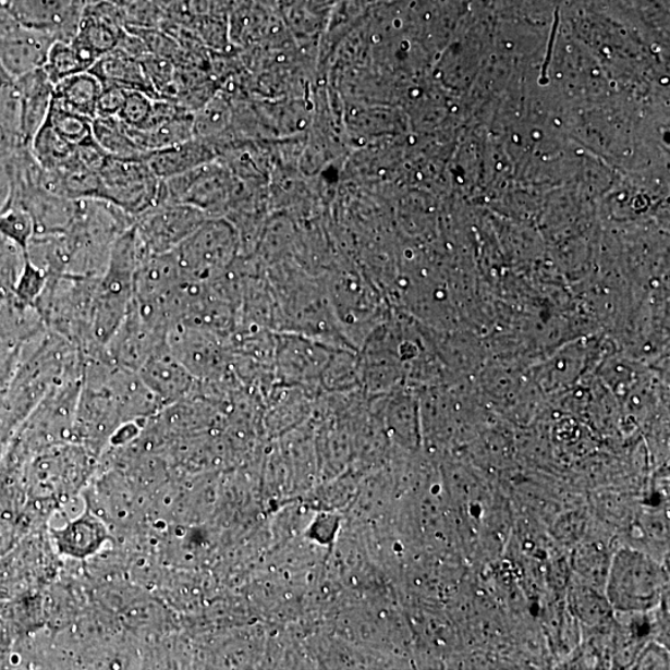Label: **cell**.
Returning <instances> with one entry per match:
<instances>
[{
    "instance_id": "obj_29",
    "label": "cell",
    "mask_w": 670,
    "mask_h": 670,
    "mask_svg": "<svg viewBox=\"0 0 670 670\" xmlns=\"http://www.w3.org/2000/svg\"><path fill=\"white\" fill-rule=\"evenodd\" d=\"M127 89L118 86H102V93L97 102L96 118H118L124 100H126Z\"/></svg>"
},
{
    "instance_id": "obj_11",
    "label": "cell",
    "mask_w": 670,
    "mask_h": 670,
    "mask_svg": "<svg viewBox=\"0 0 670 670\" xmlns=\"http://www.w3.org/2000/svg\"><path fill=\"white\" fill-rule=\"evenodd\" d=\"M126 129L137 146L148 154L194 138V114L184 107L156 100L154 114L145 129Z\"/></svg>"
},
{
    "instance_id": "obj_24",
    "label": "cell",
    "mask_w": 670,
    "mask_h": 670,
    "mask_svg": "<svg viewBox=\"0 0 670 670\" xmlns=\"http://www.w3.org/2000/svg\"><path fill=\"white\" fill-rule=\"evenodd\" d=\"M231 119L229 105L221 97L212 98L194 114V137L209 141L226 131Z\"/></svg>"
},
{
    "instance_id": "obj_14",
    "label": "cell",
    "mask_w": 670,
    "mask_h": 670,
    "mask_svg": "<svg viewBox=\"0 0 670 670\" xmlns=\"http://www.w3.org/2000/svg\"><path fill=\"white\" fill-rule=\"evenodd\" d=\"M217 159L208 141L192 138L172 147L151 150L143 156L150 171L159 179H168L193 171Z\"/></svg>"
},
{
    "instance_id": "obj_4",
    "label": "cell",
    "mask_w": 670,
    "mask_h": 670,
    "mask_svg": "<svg viewBox=\"0 0 670 670\" xmlns=\"http://www.w3.org/2000/svg\"><path fill=\"white\" fill-rule=\"evenodd\" d=\"M237 194L234 173L227 166L212 160L191 172L160 179L157 204H187L207 214L209 218H219L229 211Z\"/></svg>"
},
{
    "instance_id": "obj_6",
    "label": "cell",
    "mask_w": 670,
    "mask_h": 670,
    "mask_svg": "<svg viewBox=\"0 0 670 670\" xmlns=\"http://www.w3.org/2000/svg\"><path fill=\"white\" fill-rule=\"evenodd\" d=\"M169 350L196 380L217 382L231 371L229 339L199 327L175 324L169 329Z\"/></svg>"
},
{
    "instance_id": "obj_23",
    "label": "cell",
    "mask_w": 670,
    "mask_h": 670,
    "mask_svg": "<svg viewBox=\"0 0 670 670\" xmlns=\"http://www.w3.org/2000/svg\"><path fill=\"white\" fill-rule=\"evenodd\" d=\"M34 235V222L28 211L17 205H7L0 210V236L20 248L24 258Z\"/></svg>"
},
{
    "instance_id": "obj_2",
    "label": "cell",
    "mask_w": 670,
    "mask_h": 670,
    "mask_svg": "<svg viewBox=\"0 0 670 670\" xmlns=\"http://www.w3.org/2000/svg\"><path fill=\"white\" fill-rule=\"evenodd\" d=\"M665 585V571L655 559L641 550L623 548L610 562L605 597L614 611L645 613L658 606Z\"/></svg>"
},
{
    "instance_id": "obj_3",
    "label": "cell",
    "mask_w": 670,
    "mask_h": 670,
    "mask_svg": "<svg viewBox=\"0 0 670 670\" xmlns=\"http://www.w3.org/2000/svg\"><path fill=\"white\" fill-rule=\"evenodd\" d=\"M241 239L229 219L208 218L173 254L187 280L208 282L228 271L237 261Z\"/></svg>"
},
{
    "instance_id": "obj_20",
    "label": "cell",
    "mask_w": 670,
    "mask_h": 670,
    "mask_svg": "<svg viewBox=\"0 0 670 670\" xmlns=\"http://www.w3.org/2000/svg\"><path fill=\"white\" fill-rule=\"evenodd\" d=\"M29 149L45 171L53 172L64 168L74 158L76 147L70 145L49 122L45 121L35 134Z\"/></svg>"
},
{
    "instance_id": "obj_8",
    "label": "cell",
    "mask_w": 670,
    "mask_h": 670,
    "mask_svg": "<svg viewBox=\"0 0 670 670\" xmlns=\"http://www.w3.org/2000/svg\"><path fill=\"white\" fill-rule=\"evenodd\" d=\"M167 330L151 325L132 303L129 315L105 345L107 360L138 371L151 356L168 346Z\"/></svg>"
},
{
    "instance_id": "obj_30",
    "label": "cell",
    "mask_w": 670,
    "mask_h": 670,
    "mask_svg": "<svg viewBox=\"0 0 670 670\" xmlns=\"http://www.w3.org/2000/svg\"><path fill=\"white\" fill-rule=\"evenodd\" d=\"M637 665V668H665L668 665V656H666L665 649L659 647L651 649L649 647L643 651Z\"/></svg>"
},
{
    "instance_id": "obj_26",
    "label": "cell",
    "mask_w": 670,
    "mask_h": 670,
    "mask_svg": "<svg viewBox=\"0 0 670 670\" xmlns=\"http://www.w3.org/2000/svg\"><path fill=\"white\" fill-rule=\"evenodd\" d=\"M156 98L141 92H129L118 119L133 130H142L147 126L154 114Z\"/></svg>"
},
{
    "instance_id": "obj_5",
    "label": "cell",
    "mask_w": 670,
    "mask_h": 670,
    "mask_svg": "<svg viewBox=\"0 0 670 670\" xmlns=\"http://www.w3.org/2000/svg\"><path fill=\"white\" fill-rule=\"evenodd\" d=\"M98 181L97 199L113 204L134 219L157 204L160 179L143 158L107 157Z\"/></svg>"
},
{
    "instance_id": "obj_9",
    "label": "cell",
    "mask_w": 670,
    "mask_h": 670,
    "mask_svg": "<svg viewBox=\"0 0 670 670\" xmlns=\"http://www.w3.org/2000/svg\"><path fill=\"white\" fill-rule=\"evenodd\" d=\"M330 308L339 327L350 333L365 334L368 339V321L375 312L373 292L361 273L351 268H341L328 283Z\"/></svg>"
},
{
    "instance_id": "obj_17",
    "label": "cell",
    "mask_w": 670,
    "mask_h": 670,
    "mask_svg": "<svg viewBox=\"0 0 670 670\" xmlns=\"http://www.w3.org/2000/svg\"><path fill=\"white\" fill-rule=\"evenodd\" d=\"M97 60L95 53L76 38L58 39L51 44L41 69L56 85L69 76L85 73L96 64Z\"/></svg>"
},
{
    "instance_id": "obj_7",
    "label": "cell",
    "mask_w": 670,
    "mask_h": 670,
    "mask_svg": "<svg viewBox=\"0 0 670 670\" xmlns=\"http://www.w3.org/2000/svg\"><path fill=\"white\" fill-rule=\"evenodd\" d=\"M209 217L192 205L160 203L134 219V229L148 255L174 252Z\"/></svg>"
},
{
    "instance_id": "obj_13",
    "label": "cell",
    "mask_w": 670,
    "mask_h": 670,
    "mask_svg": "<svg viewBox=\"0 0 670 670\" xmlns=\"http://www.w3.org/2000/svg\"><path fill=\"white\" fill-rule=\"evenodd\" d=\"M21 105V141L24 147L31 143L48 118L52 101L53 84L42 69L16 78Z\"/></svg>"
},
{
    "instance_id": "obj_10",
    "label": "cell",
    "mask_w": 670,
    "mask_h": 670,
    "mask_svg": "<svg viewBox=\"0 0 670 670\" xmlns=\"http://www.w3.org/2000/svg\"><path fill=\"white\" fill-rule=\"evenodd\" d=\"M336 348L299 333L275 337L276 374L285 381L312 380L324 375Z\"/></svg>"
},
{
    "instance_id": "obj_28",
    "label": "cell",
    "mask_w": 670,
    "mask_h": 670,
    "mask_svg": "<svg viewBox=\"0 0 670 670\" xmlns=\"http://www.w3.org/2000/svg\"><path fill=\"white\" fill-rule=\"evenodd\" d=\"M139 61L151 87L155 88L160 100H163V92L166 93V89L172 86L174 78L172 62L154 52L146 53Z\"/></svg>"
},
{
    "instance_id": "obj_12",
    "label": "cell",
    "mask_w": 670,
    "mask_h": 670,
    "mask_svg": "<svg viewBox=\"0 0 670 670\" xmlns=\"http://www.w3.org/2000/svg\"><path fill=\"white\" fill-rule=\"evenodd\" d=\"M137 373L165 407L190 397L198 382L169 346L151 356Z\"/></svg>"
},
{
    "instance_id": "obj_19",
    "label": "cell",
    "mask_w": 670,
    "mask_h": 670,
    "mask_svg": "<svg viewBox=\"0 0 670 670\" xmlns=\"http://www.w3.org/2000/svg\"><path fill=\"white\" fill-rule=\"evenodd\" d=\"M74 37L82 40L100 59L119 47L124 32L114 17L96 9L84 16Z\"/></svg>"
},
{
    "instance_id": "obj_15",
    "label": "cell",
    "mask_w": 670,
    "mask_h": 670,
    "mask_svg": "<svg viewBox=\"0 0 670 670\" xmlns=\"http://www.w3.org/2000/svg\"><path fill=\"white\" fill-rule=\"evenodd\" d=\"M53 539L62 556L85 559L100 551L109 540V529L101 516L86 512L53 531Z\"/></svg>"
},
{
    "instance_id": "obj_25",
    "label": "cell",
    "mask_w": 670,
    "mask_h": 670,
    "mask_svg": "<svg viewBox=\"0 0 670 670\" xmlns=\"http://www.w3.org/2000/svg\"><path fill=\"white\" fill-rule=\"evenodd\" d=\"M48 273L35 266L29 258H24L20 277L14 283V296L24 308H35L48 282Z\"/></svg>"
},
{
    "instance_id": "obj_18",
    "label": "cell",
    "mask_w": 670,
    "mask_h": 670,
    "mask_svg": "<svg viewBox=\"0 0 670 670\" xmlns=\"http://www.w3.org/2000/svg\"><path fill=\"white\" fill-rule=\"evenodd\" d=\"M102 84L93 73L69 76L53 85L52 100L65 109L95 119Z\"/></svg>"
},
{
    "instance_id": "obj_16",
    "label": "cell",
    "mask_w": 670,
    "mask_h": 670,
    "mask_svg": "<svg viewBox=\"0 0 670 670\" xmlns=\"http://www.w3.org/2000/svg\"><path fill=\"white\" fill-rule=\"evenodd\" d=\"M88 71L100 80L102 86H118L129 92H141L160 100L148 82L141 61L120 49L106 53Z\"/></svg>"
},
{
    "instance_id": "obj_31",
    "label": "cell",
    "mask_w": 670,
    "mask_h": 670,
    "mask_svg": "<svg viewBox=\"0 0 670 670\" xmlns=\"http://www.w3.org/2000/svg\"><path fill=\"white\" fill-rule=\"evenodd\" d=\"M261 2L270 3V2H275V0H261Z\"/></svg>"
},
{
    "instance_id": "obj_22",
    "label": "cell",
    "mask_w": 670,
    "mask_h": 670,
    "mask_svg": "<svg viewBox=\"0 0 670 670\" xmlns=\"http://www.w3.org/2000/svg\"><path fill=\"white\" fill-rule=\"evenodd\" d=\"M45 121L49 122L50 126L74 147L94 139L93 119L70 111L53 100Z\"/></svg>"
},
{
    "instance_id": "obj_1",
    "label": "cell",
    "mask_w": 670,
    "mask_h": 670,
    "mask_svg": "<svg viewBox=\"0 0 670 670\" xmlns=\"http://www.w3.org/2000/svg\"><path fill=\"white\" fill-rule=\"evenodd\" d=\"M147 255L134 226L115 241L96 290L93 336L97 345L105 348L129 315L134 301V277Z\"/></svg>"
},
{
    "instance_id": "obj_27",
    "label": "cell",
    "mask_w": 670,
    "mask_h": 670,
    "mask_svg": "<svg viewBox=\"0 0 670 670\" xmlns=\"http://www.w3.org/2000/svg\"><path fill=\"white\" fill-rule=\"evenodd\" d=\"M574 606L578 618L587 623L602 622L609 616L611 606L606 597L595 593L593 587L584 586L574 594Z\"/></svg>"
},
{
    "instance_id": "obj_21",
    "label": "cell",
    "mask_w": 670,
    "mask_h": 670,
    "mask_svg": "<svg viewBox=\"0 0 670 670\" xmlns=\"http://www.w3.org/2000/svg\"><path fill=\"white\" fill-rule=\"evenodd\" d=\"M94 138L107 155L120 158H143V151L118 118H95Z\"/></svg>"
}]
</instances>
